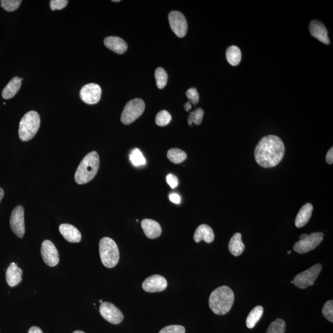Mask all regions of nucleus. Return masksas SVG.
I'll return each mask as SVG.
<instances>
[{"label": "nucleus", "mask_w": 333, "mask_h": 333, "mask_svg": "<svg viewBox=\"0 0 333 333\" xmlns=\"http://www.w3.org/2000/svg\"><path fill=\"white\" fill-rule=\"evenodd\" d=\"M285 153V145L282 139L275 135H268L262 138L257 145L255 160L262 167H274L282 161Z\"/></svg>", "instance_id": "nucleus-1"}, {"label": "nucleus", "mask_w": 333, "mask_h": 333, "mask_svg": "<svg viewBox=\"0 0 333 333\" xmlns=\"http://www.w3.org/2000/svg\"><path fill=\"white\" fill-rule=\"evenodd\" d=\"M235 301L233 291L227 286L218 287L213 291L209 297V307L218 316H223L231 311Z\"/></svg>", "instance_id": "nucleus-2"}, {"label": "nucleus", "mask_w": 333, "mask_h": 333, "mask_svg": "<svg viewBox=\"0 0 333 333\" xmlns=\"http://www.w3.org/2000/svg\"><path fill=\"white\" fill-rule=\"evenodd\" d=\"M100 166V157L92 152L85 156L75 174V180L79 184L88 183L94 178Z\"/></svg>", "instance_id": "nucleus-3"}, {"label": "nucleus", "mask_w": 333, "mask_h": 333, "mask_svg": "<svg viewBox=\"0 0 333 333\" xmlns=\"http://www.w3.org/2000/svg\"><path fill=\"white\" fill-rule=\"evenodd\" d=\"M40 126V118L36 111H29L20 120L19 135L22 142H28L35 136Z\"/></svg>", "instance_id": "nucleus-4"}, {"label": "nucleus", "mask_w": 333, "mask_h": 333, "mask_svg": "<svg viewBox=\"0 0 333 333\" xmlns=\"http://www.w3.org/2000/svg\"><path fill=\"white\" fill-rule=\"evenodd\" d=\"M99 249L104 266L109 269L116 267L120 257L119 248L116 242L110 238H103L100 241Z\"/></svg>", "instance_id": "nucleus-5"}, {"label": "nucleus", "mask_w": 333, "mask_h": 333, "mask_svg": "<svg viewBox=\"0 0 333 333\" xmlns=\"http://www.w3.org/2000/svg\"><path fill=\"white\" fill-rule=\"evenodd\" d=\"M145 104L141 99H134L125 106L121 115V121L125 125H129L136 121L144 113Z\"/></svg>", "instance_id": "nucleus-6"}, {"label": "nucleus", "mask_w": 333, "mask_h": 333, "mask_svg": "<svg viewBox=\"0 0 333 333\" xmlns=\"http://www.w3.org/2000/svg\"><path fill=\"white\" fill-rule=\"evenodd\" d=\"M324 234L322 232L312 233L311 235L303 234L299 240L294 246V250L299 254H306L316 249L324 240Z\"/></svg>", "instance_id": "nucleus-7"}, {"label": "nucleus", "mask_w": 333, "mask_h": 333, "mask_svg": "<svg viewBox=\"0 0 333 333\" xmlns=\"http://www.w3.org/2000/svg\"><path fill=\"white\" fill-rule=\"evenodd\" d=\"M322 265L320 264L314 265L309 269L301 272L294 278L293 284L300 289H306L310 286H314L315 281L318 278L322 271Z\"/></svg>", "instance_id": "nucleus-8"}, {"label": "nucleus", "mask_w": 333, "mask_h": 333, "mask_svg": "<svg viewBox=\"0 0 333 333\" xmlns=\"http://www.w3.org/2000/svg\"><path fill=\"white\" fill-rule=\"evenodd\" d=\"M168 21L171 29L178 37L183 38L186 35L188 30V23L181 12L173 11L169 13Z\"/></svg>", "instance_id": "nucleus-9"}, {"label": "nucleus", "mask_w": 333, "mask_h": 333, "mask_svg": "<svg viewBox=\"0 0 333 333\" xmlns=\"http://www.w3.org/2000/svg\"><path fill=\"white\" fill-rule=\"evenodd\" d=\"M10 226L12 232L20 238L25 234L24 210L22 205H17L12 210L10 218Z\"/></svg>", "instance_id": "nucleus-10"}, {"label": "nucleus", "mask_w": 333, "mask_h": 333, "mask_svg": "<svg viewBox=\"0 0 333 333\" xmlns=\"http://www.w3.org/2000/svg\"><path fill=\"white\" fill-rule=\"evenodd\" d=\"M101 316L112 324L118 325L124 320V315L113 304L105 302L100 307Z\"/></svg>", "instance_id": "nucleus-11"}, {"label": "nucleus", "mask_w": 333, "mask_h": 333, "mask_svg": "<svg viewBox=\"0 0 333 333\" xmlns=\"http://www.w3.org/2000/svg\"><path fill=\"white\" fill-rule=\"evenodd\" d=\"M102 90L96 83H88L83 86L80 92V98L88 105H95L100 101Z\"/></svg>", "instance_id": "nucleus-12"}, {"label": "nucleus", "mask_w": 333, "mask_h": 333, "mask_svg": "<svg viewBox=\"0 0 333 333\" xmlns=\"http://www.w3.org/2000/svg\"><path fill=\"white\" fill-rule=\"evenodd\" d=\"M41 256L43 261L49 267H55L59 262L58 250L51 241L45 240L41 244Z\"/></svg>", "instance_id": "nucleus-13"}, {"label": "nucleus", "mask_w": 333, "mask_h": 333, "mask_svg": "<svg viewBox=\"0 0 333 333\" xmlns=\"http://www.w3.org/2000/svg\"><path fill=\"white\" fill-rule=\"evenodd\" d=\"M142 287L146 292H161L167 287V282L163 276L154 275L147 278L143 282Z\"/></svg>", "instance_id": "nucleus-14"}, {"label": "nucleus", "mask_w": 333, "mask_h": 333, "mask_svg": "<svg viewBox=\"0 0 333 333\" xmlns=\"http://www.w3.org/2000/svg\"><path fill=\"white\" fill-rule=\"evenodd\" d=\"M310 32L312 36L321 42L329 45L330 39L328 36V30L322 22L318 20H314L309 26Z\"/></svg>", "instance_id": "nucleus-15"}, {"label": "nucleus", "mask_w": 333, "mask_h": 333, "mask_svg": "<svg viewBox=\"0 0 333 333\" xmlns=\"http://www.w3.org/2000/svg\"><path fill=\"white\" fill-rule=\"evenodd\" d=\"M141 225L146 236L148 238H158L162 234V228L160 223L154 220L146 218L142 220Z\"/></svg>", "instance_id": "nucleus-16"}, {"label": "nucleus", "mask_w": 333, "mask_h": 333, "mask_svg": "<svg viewBox=\"0 0 333 333\" xmlns=\"http://www.w3.org/2000/svg\"><path fill=\"white\" fill-rule=\"evenodd\" d=\"M59 230L65 239L70 243H79L81 241V233L74 226L64 223L59 226Z\"/></svg>", "instance_id": "nucleus-17"}, {"label": "nucleus", "mask_w": 333, "mask_h": 333, "mask_svg": "<svg viewBox=\"0 0 333 333\" xmlns=\"http://www.w3.org/2000/svg\"><path fill=\"white\" fill-rule=\"evenodd\" d=\"M104 43L106 48L117 54H124L128 49V45L126 41L118 36H108L105 39Z\"/></svg>", "instance_id": "nucleus-18"}, {"label": "nucleus", "mask_w": 333, "mask_h": 333, "mask_svg": "<svg viewBox=\"0 0 333 333\" xmlns=\"http://www.w3.org/2000/svg\"><path fill=\"white\" fill-rule=\"evenodd\" d=\"M22 270L14 262L10 264L6 272V279L10 287L19 285L22 282Z\"/></svg>", "instance_id": "nucleus-19"}, {"label": "nucleus", "mask_w": 333, "mask_h": 333, "mask_svg": "<svg viewBox=\"0 0 333 333\" xmlns=\"http://www.w3.org/2000/svg\"><path fill=\"white\" fill-rule=\"evenodd\" d=\"M215 235L214 231L210 226L205 224L199 225L195 231L194 239L196 243L204 241L209 244L214 241Z\"/></svg>", "instance_id": "nucleus-20"}, {"label": "nucleus", "mask_w": 333, "mask_h": 333, "mask_svg": "<svg viewBox=\"0 0 333 333\" xmlns=\"http://www.w3.org/2000/svg\"><path fill=\"white\" fill-rule=\"evenodd\" d=\"M313 205L311 203H307L301 207L295 220L296 227L302 228L309 222L313 212Z\"/></svg>", "instance_id": "nucleus-21"}, {"label": "nucleus", "mask_w": 333, "mask_h": 333, "mask_svg": "<svg viewBox=\"0 0 333 333\" xmlns=\"http://www.w3.org/2000/svg\"><path fill=\"white\" fill-rule=\"evenodd\" d=\"M22 78L15 77L8 83L2 92V98L9 100L17 94L21 87Z\"/></svg>", "instance_id": "nucleus-22"}, {"label": "nucleus", "mask_w": 333, "mask_h": 333, "mask_svg": "<svg viewBox=\"0 0 333 333\" xmlns=\"http://www.w3.org/2000/svg\"><path fill=\"white\" fill-rule=\"evenodd\" d=\"M241 237L242 235L240 233H236L229 242V251L234 256H240L245 249V246L242 241Z\"/></svg>", "instance_id": "nucleus-23"}, {"label": "nucleus", "mask_w": 333, "mask_h": 333, "mask_svg": "<svg viewBox=\"0 0 333 333\" xmlns=\"http://www.w3.org/2000/svg\"><path fill=\"white\" fill-rule=\"evenodd\" d=\"M241 51L238 46H230L226 49V58L228 63L231 66H238L241 62Z\"/></svg>", "instance_id": "nucleus-24"}, {"label": "nucleus", "mask_w": 333, "mask_h": 333, "mask_svg": "<svg viewBox=\"0 0 333 333\" xmlns=\"http://www.w3.org/2000/svg\"><path fill=\"white\" fill-rule=\"evenodd\" d=\"M264 309L262 306H257L252 310L246 319V326L249 329H253L262 318Z\"/></svg>", "instance_id": "nucleus-25"}, {"label": "nucleus", "mask_w": 333, "mask_h": 333, "mask_svg": "<svg viewBox=\"0 0 333 333\" xmlns=\"http://www.w3.org/2000/svg\"><path fill=\"white\" fill-rule=\"evenodd\" d=\"M166 156L168 160L174 164L183 163L187 158L186 153L178 148H172V149L169 150Z\"/></svg>", "instance_id": "nucleus-26"}, {"label": "nucleus", "mask_w": 333, "mask_h": 333, "mask_svg": "<svg viewBox=\"0 0 333 333\" xmlns=\"http://www.w3.org/2000/svg\"><path fill=\"white\" fill-rule=\"evenodd\" d=\"M155 78L156 85L160 89H163L167 83L168 75L165 70L162 67H159L156 70Z\"/></svg>", "instance_id": "nucleus-27"}, {"label": "nucleus", "mask_w": 333, "mask_h": 333, "mask_svg": "<svg viewBox=\"0 0 333 333\" xmlns=\"http://www.w3.org/2000/svg\"><path fill=\"white\" fill-rule=\"evenodd\" d=\"M286 323L283 320L278 319L269 325L266 333H285Z\"/></svg>", "instance_id": "nucleus-28"}, {"label": "nucleus", "mask_w": 333, "mask_h": 333, "mask_svg": "<svg viewBox=\"0 0 333 333\" xmlns=\"http://www.w3.org/2000/svg\"><path fill=\"white\" fill-rule=\"evenodd\" d=\"M130 160L132 165L135 166H144L147 163L144 156L138 148H135L132 151L131 155H130Z\"/></svg>", "instance_id": "nucleus-29"}, {"label": "nucleus", "mask_w": 333, "mask_h": 333, "mask_svg": "<svg viewBox=\"0 0 333 333\" xmlns=\"http://www.w3.org/2000/svg\"><path fill=\"white\" fill-rule=\"evenodd\" d=\"M204 112L201 108L195 109L194 111L191 112L188 116V122L189 126H192V123L199 125L202 123L203 117H204Z\"/></svg>", "instance_id": "nucleus-30"}, {"label": "nucleus", "mask_w": 333, "mask_h": 333, "mask_svg": "<svg viewBox=\"0 0 333 333\" xmlns=\"http://www.w3.org/2000/svg\"><path fill=\"white\" fill-rule=\"evenodd\" d=\"M171 120L170 114L168 111L163 110L159 112L156 117V124L158 126L165 127L170 123Z\"/></svg>", "instance_id": "nucleus-31"}, {"label": "nucleus", "mask_w": 333, "mask_h": 333, "mask_svg": "<svg viewBox=\"0 0 333 333\" xmlns=\"http://www.w3.org/2000/svg\"><path fill=\"white\" fill-rule=\"evenodd\" d=\"M21 2L20 0H1V6L6 11L12 12L17 9Z\"/></svg>", "instance_id": "nucleus-32"}, {"label": "nucleus", "mask_w": 333, "mask_h": 333, "mask_svg": "<svg viewBox=\"0 0 333 333\" xmlns=\"http://www.w3.org/2000/svg\"><path fill=\"white\" fill-rule=\"evenodd\" d=\"M322 314L328 321L333 322V301L330 300L325 304L322 309Z\"/></svg>", "instance_id": "nucleus-33"}, {"label": "nucleus", "mask_w": 333, "mask_h": 333, "mask_svg": "<svg viewBox=\"0 0 333 333\" xmlns=\"http://www.w3.org/2000/svg\"><path fill=\"white\" fill-rule=\"evenodd\" d=\"M186 95L188 97L189 102L192 105H196L199 102V95L196 88L192 87L186 91Z\"/></svg>", "instance_id": "nucleus-34"}, {"label": "nucleus", "mask_w": 333, "mask_h": 333, "mask_svg": "<svg viewBox=\"0 0 333 333\" xmlns=\"http://www.w3.org/2000/svg\"><path fill=\"white\" fill-rule=\"evenodd\" d=\"M159 333H185V329L181 325H169L164 328Z\"/></svg>", "instance_id": "nucleus-35"}, {"label": "nucleus", "mask_w": 333, "mask_h": 333, "mask_svg": "<svg viewBox=\"0 0 333 333\" xmlns=\"http://www.w3.org/2000/svg\"><path fill=\"white\" fill-rule=\"evenodd\" d=\"M67 0H52L50 1V7L51 10H61L64 9L68 4Z\"/></svg>", "instance_id": "nucleus-36"}, {"label": "nucleus", "mask_w": 333, "mask_h": 333, "mask_svg": "<svg viewBox=\"0 0 333 333\" xmlns=\"http://www.w3.org/2000/svg\"><path fill=\"white\" fill-rule=\"evenodd\" d=\"M166 182L169 184V186L171 187V188H175L178 185V179L176 178V176L172 175V174H168L166 176Z\"/></svg>", "instance_id": "nucleus-37"}, {"label": "nucleus", "mask_w": 333, "mask_h": 333, "mask_svg": "<svg viewBox=\"0 0 333 333\" xmlns=\"http://www.w3.org/2000/svg\"><path fill=\"white\" fill-rule=\"evenodd\" d=\"M169 198L171 202L175 203V204H178L181 202V198L179 195L176 193H172L170 195Z\"/></svg>", "instance_id": "nucleus-38"}, {"label": "nucleus", "mask_w": 333, "mask_h": 333, "mask_svg": "<svg viewBox=\"0 0 333 333\" xmlns=\"http://www.w3.org/2000/svg\"><path fill=\"white\" fill-rule=\"evenodd\" d=\"M326 162L329 165H332L333 163V147L329 151L326 156Z\"/></svg>", "instance_id": "nucleus-39"}, {"label": "nucleus", "mask_w": 333, "mask_h": 333, "mask_svg": "<svg viewBox=\"0 0 333 333\" xmlns=\"http://www.w3.org/2000/svg\"><path fill=\"white\" fill-rule=\"evenodd\" d=\"M28 333H43V332L38 327H32L28 330Z\"/></svg>", "instance_id": "nucleus-40"}, {"label": "nucleus", "mask_w": 333, "mask_h": 333, "mask_svg": "<svg viewBox=\"0 0 333 333\" xmlns=\"http://www.w3.org/2000/svg\"><path fill=\"white\" fill-rule=\"evenodd\" d=\"M191 103L188 101L186 103L184 104V108L185 109L186 111H189L191 109Z\"/></svg>", "instance_id": "nucleus-41"}, {"label": "nucleus", "mask_w": 333, "mask_h": 333, "mask_svg": "<svg viewBox=\"0 0 333 333\" xmlns=\"http://www.w3.org/2000/svg\"><path fill=\"white\" fill-rule=\"evenodd\" d=\"M4 196V191L1 188H0V202H1L2 197Z\"/></svg>", "instance_id": "nucleus-42"}, {"label": "nucleus", "mask_w": 333, "mask_h": 333, "mask_svg": "<svg viewBox=\"0 0 333 333\" xmlns=\"http://www.w3.org/2000/svg\"><path fill=\"white\" fill-rule=\"evenodd\" d=\"M73 333H84L83 332H82V331H75Z\"/></svg>", "instance_id": "nucleus-43"}, {"label": "nucleus", "mask_w": 333, "mask_h": 333, "mask_svg": "<svg viewBox=\"0 0 333 333\" xmlns=\"http://www.w3.org/2000/svg\"><path fill=\"white\" fill-rule=\"evenodd\" d=\"M113 2H119V1H120V0H116V1H114V0H113Z\"/></svg>", "instance_id": "nucleus-44"}, {"label": "nucleus", "mask_w": 333, "mask_h": 333, "mask_svg": "<svg viewBox=\"0 0 333 333\" xmlns=\"http://www.w3.org/2000/svg\"><path fill=\"white\" fill-rule=\"evenodd\" d=\"M99 302H100V303L101 304H102V303H103V302L102 300H100V301H99Z\"/></svg>", "instance_id": "nucleus-45"}, {"label": "nucleus", "mask_w": 333, "mask_h": 333, "mask_svg": "<svg viewBox=\"0 0 333 333\" xmlns=\"http://www.w3.org/2000/svg\"><path fill=\"white\" fill-rule=\"evenodd\" d=\"M291 253V251H289L288 252V254H290Z\"/></svg>", "instance_id": "nucleus-46"}]
</instances>
